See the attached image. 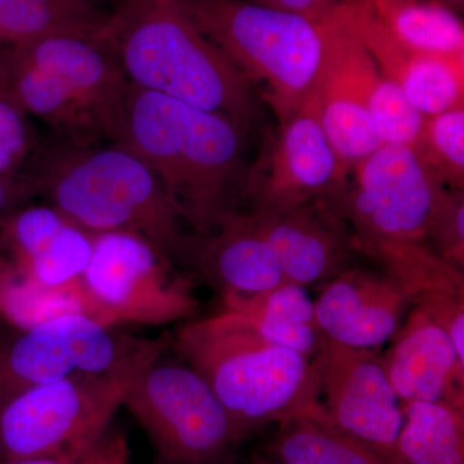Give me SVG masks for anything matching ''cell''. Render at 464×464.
I'll use <instances>...</instances> for the list:
<instances>
[{"instance_id": "obj_1", "label": "cell", "mask_w": 464, "mask_h": 464, "mask_svg": "<svg viewBox=\"0 0 464 464\" xmlns=\"http://www.w3.org/2000/svg\"><path fill=\"white\" fill-rule=\"evenodd\" d=\"M246 133L225 116L128 83L110 141L141 159L182 221L203 237L240 210Z\"/></svg>"}, {"instance_id": "obj_2", "label": "cell", "mask_w": 464, "mask_h": 464, "mask_svg": "<svg viewBox=\"0 0 464 464\" xmlns=\"http://www.w3.org/2000/svg\"><path fill=\"white\" fill-rule=\"evenodd\" d=\"M23 181L32 194L91 234L141 235L173 264H185L190 237L151 169L121 143L60 140L36 149Z\"/></svg>"}, {"instance_id": "obj_3", "label": "cell", "mask_w": 464, "mask_h": 464, "mask_svg": "<svg viewBox=\"0 0 464 464\" xmlns=\"http://www.w3.org/2000/svg\"><path fill=\"white\" fill-rule=\"evenodd\" d=\"M103 43L128 83L230 119L258 118L255 87L209 41L177 0H124Z\"/></svg>"}, {"instance_id": "obj_4", "label": "cell", "mask_w": 464, "mask_h": 464, "mask_svg": "<svg viewBox=\"0 0 464 464\" xmlns=\"http://www.w3.org/2000/svg\"><path fill=\"white\" fill-rule=\"evenodd\" d=\"M173 344L224 405L240 440L295 418L331 422L313 362L224 310L183 324Z\"/></svg>"}, {"instance_id": "obj_5", "label": "cell", "mask_w": 464, "mask_h": 464, "mask_svg": "<svg viewBox=\"0 0 464 464\" xmlns=\"http://www.w3.org/2000/svg\"><path fill=\"white\" fill-rule=\"evenodd\" d=\"M3 83L29 116L60 140L111 139L127 79L103 42L61 36L0 48Z\"/></svg>"}, {"instance_id": "obj_6", "label": "cell", "mask_w": 464, "mask_h": 464, "mask_svg": "<svg viewBox=\"0 0 464 464\" xmlns=\"http://www.w3.org/2000/svg\"><path fill=\"white\" fill-rule=\"evenodd\" d=\"M183 11L264 97L283 123L315 87L328 43L322 20L246 0H177Z\"/></svg>"}, {"instance_id": "obj_7", "label": "cell", "mask_w": 464, "mask_h": 464, "mask_svg": "<svg viewBox=\"0 0 464 464\" xmlns=\"http://www.w3.org/2000/svg\"><path fill=\"white\" fill-rule=\"evenodd\" d=\"M164 350L111 373L72 375L3 400L0 462L87 450L109 431L134 375Z\"/></svg>"}, {"instance_id": "obj_8", "label": "cell", "mask_w": 464, "mask_h": 464, "mask_svg": "<svg viewBox=\"0 0 464 464\" xmlns=\"http://www.w3.org/2000/svg\"><path fill=\"white\" fill-rule=\"evenodd\" d=\"M152 357L134 375L123 406L140 424L157 464H232L241 441L224 405L183 360Z\"/></svg>"}, {"instance_id": "obj_9", "label": "cell", "mask_w": 464, "mask_h": 464, "mask_svg": "<svg viewBox=\"0 0 464 464\" xmlns=\"http://www.w3.org/2000/svg\"><path fill=\"white\" fill-rule=\"evenodd\" d=\"M81 284L88 317L112 328L191 320L199 307L190 277L133 232L93 234Z\"/></svg>"}, {"instance_id": "obj_10", "label": "cell", "mask_w": 464, "mask_h": 464, "mask_svg": "<svg viewBox=\"0 0 464 464\" xmlns=\"http://www.w3.org/2000/svg\"><path fill=\"white\" fill-rule=\"evenodd\" d=\"M168 347L84 315L0 332V402L21 391L81 374L119 371Z\"/></svg>"}, {"instance_id": "obj_11", "label": "cell", "mask_w": 464, "mask_h": 464, "mask_svg": "<svg viewBox=\"0 0 464 464\" xmlns=\"http://www.w3.org/2000/svg\"><path fill=\"white\" fill-rule=\"evenodd\" d=\"M340 207L364 253L381 243L426 241L442 185L426 172L408 146L382 145L355 164Z\"/></svg>"}, {"instance_id": "obj_12", "label": "cell", "mask_w": 464, "mask_h": 464, "mask_svg": "<svg viewBox=\"0 0 464 464\" xmlns=\"http://www.w3.org/2000/svg\"><path fill=\"white\" fill-rule=\"evenodd\" d=\"M311 362L333 426L371 449L384 463L399 464L404 411L381 353L324 338Z\"/></svg>"}, {"instance_id": "obj_13", "label": "cell", "mask_w": 464, "mask_h": 464, "mask_svg": "<svg viewBox=\"0 0 464 464\" xmlns=\"http://www.w3.org/2000/svg\"><path fill=\"white\" fill-rule=\"evenodd\" d=\"M350 174L329 141L310 94L297 111L280 123L276 137L248 168L243 201H249V210L313 200L340 201Z\"/></svg>"}, {"instance_id": "obj_14", "label": "cell", "mask_w": 464, "mask_h": 464, "mask_svg": "<svg viewBox=\"0 0 464 464\" xmlns=\"http://www.w3.org/2000/svg\"><path fill=\"white\" fill-rule=\"evenodd\" d=\"M378 74L344 5H338L328 16L325 57L311 97L329 141L350 170L382 146L368 110Z\"/></svg>"}, {"instance_id": "obj_15", "label": "cell", "mask_w": 464, "mask_h": 464, "mask_svg": "<svg viewBox=\"0 0 464 464\" xmlns=\"http://www.w3.org/2000/svg\"><path fill=\"white\" fill-rule=\"evenodd\" d=\"M248 213L270 244L286 282L304 288L331 282L359 252L340 201H304Z\"/></svg>"}, {"instance_id": "obj_16", "label": "cell", "mask_w": 464, "mask_h": 464, "mask_svg": "<svg viewBox=\"0 0 464 464\" xmlns=\"http://www.w3.org/2000/svg\"><path fill=\"white\" fill-rule=\"evenodd\" d=\"M316 301L320 331L328 340L366 350H377L392 340L411 295L389 274L348 267L324 284Z\"/></svg>"}, {"instance_id": "obj_17", "label": "cell", "mask_w": 464, "mask_h": 464, "mask_svg": "<svg viewBox=\"0 0 464 464\" xmlns=\"http://www.w3.org/2000/svg\"><path fill=\"white\" fill-rule=\"evenodd\" d=\"M381 359L401 402L464 406V360L444 329L422 308L411 306Z\"/></svg>"}, {"instance_id": "obj_18", "label": "cell", "mask_w": 464, "mask_h": 464, "mask_svg": "<svg viewBox=\"0 0 464 464\" xmlns=\"http://www.w3.org/2000/svg\"><path fill=\"white\" fill-rule=\"evenodd\" d=\"M343 5L382 75L398 85L420 114H441L464 106V58L409 50L384 30L362 0H347Z\"/></svg>"}, {"instance_id": "obj_19", "label": "cell", "mask_w": 464, "mask_h": 464, "mask_svg": "<svg viewBox=\"0 0 464 464\" xmlns=\"http://www.w3.org/2000/svg\"><path fill=\"white\" fill-rule=\"evenodd\" d=\"M0 244L11 264L30 279L65 286L78 282L90 264L93 234L45 204L5 217L0 222Z\"/></svg>"}, {"instance_id": "obj_20", "label": "cell", "mask_w": 464, "mask_h": 464, "mask_svg": "<svg viewBox=\"0 0 464 464\" xmlns=\"http://www.w3.org/2000/svg\"><path fill=\"white\" fill-rule=\"evenodd\" d=\"M186 265L222 295H253L286 282L248 212L232 210L203 237H190Z\"/></svg>"}, {"instance_id": "obj_21", "label": "cell", "mask_w": 464, "mask_h": 464, "mask_svg": "<svg viewBox=\"0 0 464 464\" xmlns=\"http://www.w3.org/2000/svg\"><path fill=\"white\" fill-rule=\"evenodd\" d=\"M411 295L464 357V274L448 264L426 241L381 243L365 250ZM411 304V306H413Z\"/></svg>"}, {"instance_id": "obj_22", "label": "cell", "mask_w": 464, "mask_h": 464, "mask_svg": "<svg viewBox=\"0 0 464 464\" xmlns=\"http://www.w3.org/2000/svg\"><path fill=\"white\" fill-rule=\"evenodd\" d=\"M221 310L279 346L313 360L324 341L315 304L304 286L285 283L253 295H222Z\"/></svg>"}, {"instance_id": "obj_23", "label": "cell", "mask_w": 464, "mask_h": 464, "mask_svg": "<svg viewBox=\"0 0 464 464\" xmlns=\"http://www.w3.org/2000/svg\"><path fill=\"white\" fill-rule=\"evenodd\" d=\"M109 18L94 5L61 0H0V44L18 47L61 36L103 42Z\"/></svg>"}, {"instance_id": "obj_24", "label": "cell", "mask_w": 464, "mask_h": 464, "mask_svg": "<svg viewBox=\"0 0 464 464\" xmlns=\"http://www.w3.org/2000/svg\"><path fill=\"white\" fill-rule=\"evenodd\" d=\"M400 44L435 56L464 58V26L457 11L435 0H362Z\"/></svg>"}, {"instance_id": "obj_25", "label": "cell", "mask_w": 464, "mask_h": 464, "mask_svg": "<svg viewBox=\"0 0 464 464\" xmlns=\"http://www.w3.org/2000/svg\"><path fill=\"white\" fill-rule=\"evenodd\" d=\"M399 464H464V406L402 402Z\"/></svg>"}, {"instance_id": "obj_26", "label": "cell", "mask_w": 464, "mask_h": 464, "mask_svg": "<svg viewBox=\"0 0 464 464\" xmlns=\"http://www.w3.org/2000/svg\"><path fill=\"white\" fill-rule=\"evenodd\" d=\"M271 450L280 464H386L331 422L311 418L280 423Z\"/></svg>"}, {"instance_id": "obj_27", "label": "cell", "mask_w": 464, "mask_h": 464, "mask_svg": "<svg viewBox=\"0 0 464 464\" xmlns=\"http://www.w3.org/2000/svg\"><path fill=\"white\" fill-rule=\"evenodd\" d=\"M67 315H87L81 279L47 286L30 279L11 261L0 273V316L14 328H32Z\"/></svg>"}, {"instance_id": "obj_28", "label": "cell", "mask_w": 464, "mask_h": 464, "mask_svg": "<svg viewBox=\"0 0 464 464\" xmlns=\"http://www.w3.org/2000/svg\"><path fill=\"white\" fill-rule=\"evenodd\" d=\"M413 152L426 172L444 188H464V106L426 116Z\"/></svg>"}, {"instance_id": "obj_29", "label": "cell", "mask_w": 464, "mask_h": 464, "mask_svg": "<svg viewBox=\"0 0 464 464\" xmlns=\"http://www.w3.org/2000/svg\"><path fill=\"white\" fill-rule=\"evenodd\" d=\"M368 110L382 145L413 148L426 116L420 114L398 85L382 75L381 72L372 87Z\"/></svg>"}, {"instance_id": "obj_30", "label": "cell", "mask_w": 464, "mask_h": 464, "mask_svg": "<svg viewBox=\"0 0 464 464\" xmlns=\"http://www.w3.org/2000/svg\"><path fill=\"white\" fill-rule=\"evenodd\" d=\"M29 115L0 83V176L18 179L17 173L29 164L36 151Z\"/></svg>"}, {"instance_id": "obj_31", "label": "cell", "mask_w": 464, "mask_h": 464, "mask_svg": "<svg viewBox=\"0 0 464 464\" xmlns=\"http://www.w3.org/2000/svg\"><path fill=\"white\" fill-rule=\"evenodd\" d=\"M426 243L448 264L464 268V195L441 186L426 232Z\"/></svg>"}, {"instance_id": "obj_32", "label": "cell", "mask_w": 464, "mask_h": 464, "mask_svg": "<svg viewBox=\"0 0 464 464\" xmlns=\"http://www.w3.org/2000/svg\"><path fill=\"white\" fill-rule=\"evenodd\" d=\"M246 2L262 5V7L302 14L314 20H322L328 16L333 9L343 5L347 0H246Z\"/></svg>"}, {"instance_id": "obj_33", "label": "cell", "mask_w": 464, "mask_h": 464, "mask_svg": "<svg viewBox=\"0 0 464 464\" xmlns=\"http://www.w3.org/2000/svg\"><path fill=\"white\" fill-rule=\"evenodd\" d=\"M29 195H32V192L25 182L0 176V222L14 212V208Z\"/></svg>"}, {"instance_id": "obj_34", "label": "cell", "mask_w": 464, "mask_h": 464, "mask_svg": "<svg viewBox=\"0 0 464 464\" xmlns=\"http://www.w3.org/2000/svg\"><path fill=\"white\" fill-rule=\"evenodd\" d=\"M85 451V450H84ZM81 453L65 454V456L39 458V459L14 460V462H0V464H75Z\"/></svg>"}, {"instance_id": "obj_35", "label": "cell", "mask_w": 464, "mask_h": 464, "mask_svg": "<svg viewBox=\"0 0 464 464\" xmlns=\"http://www.w3.org/2000/svg\"><path fill=\"white\" fill-rule=\"evenodd\" d=\"M435 2L442 3V5H448L454 11H460L463 9L464 0H435Z\"/></svg>"}, {"instance_id": "obj_36", "label": "cell", "mask_w": 464, "mask_h": 464, "mask_svg": "<svg viewBox=\"0 0 464 464\" xmlns=\"http://www.w3.org/2000/svg\"><path fill=\"white\" fill-rule=\"evenodd\" d=\"M9 259L5 256V249H3L2 244H0V273L5 270V266L8 265Z\"/></svg>"}, {"instance_id": "obj_37", "label": "cell", "mask_w": 464, "mask_h": 464, "mask_svg": "<svg viewBox=\"0 0 464 464\" xmlns=\"http://www.w3.org/2000/svg\"><path fill=\"white\" fill-rule=\"evenodd\" d=\"M250 464H280L277 462H271V460L266 459V458L256 457Z\"/></svg>"}, {"instance_id": "obj_38", "label": "cell", "mask_w": 464, "mask_h": 464, "mask_svg": "<svg viewBox=\"0 0 464 464\" xmlns=\"http://www.w3.org/2000/svg\"><path fill=\"white\" fill-rule=\"evenodd\" d=\"M61 2L79 3V5H93L92 0H61Z\"/></svg>"}, {"instance_id": "obj_39", "label": "cell", "mask_w": 464, "mask_h": 464, "mask_svg": "<svg viewBox=\"0 0 464 464\" xmlns=\"http://www.w3.org/2000/svg\"><path fill=\"white\" fill-rule=\"evenodd\" d=\"M3 82V76H2V72H0V83H2Z\"/></svg>"}, {"instance_id": "obj_40", "label": "cell", "mask_w": 464, "mask_h": 464, "mask_svg": "<svg viewBox=\"0 0 464 464\" xmlns=\"http://www.w3.org/2000/svg\"><path fill=\"white\" fill-rule=\"evenodd\" d=\"M124 464H130V462H127V463H124Z\"/></svg>"}, {"instance_id": "obj_41", "label": "cell", "mask_w": 464, "mask_h": 464, "mask_svg": "<svg viewBox=\"0 0 464 464\" xmlns=\"http://www.w3.org/2000/svg\"><path fill=\"white\" fill-rule=\"evenodd\" d=\"M0 48H3V45H2V44H0Z\"/></svg>"}]
</instances>
